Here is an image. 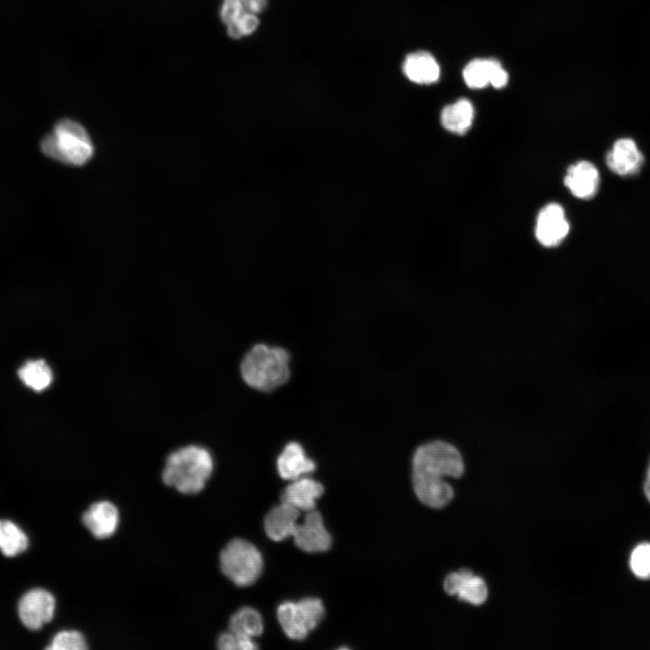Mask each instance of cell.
Returning <instances> with one entry per match:
<instances>
[{
    "label": "cell",
    "instance_id": "6da1fadb",
    "mask_svg": "<svg viewBox=\"0 0 650 650\" xmlns=\"http://www.w3.org/2000/svg\"><path fill=\"white\" fill-rule=\"evenodd\" d=\"M413 489L418 499L432 508L447 506L454 497L452 487L444 477L460 478L464 461L460 450L443 440H434L420 445L412 462Z\"/></svg>",
    "mask_w": 650,
    "mask_h": 650
},
{
    "label": "cell",
    "instance_id": "7a4b0ae2",
    "mask_svg": "<svg viewBox=\"0 0 650 650\" xmlns=\"http://www.w3.org/2000/svg\"><path fill=\"white\" fill-rule=\"evenodd\" d=\"M213 469L212 455L206 448L188 445L167 457L162 478L180 493L194 495L203 490Z\"/></svg>",
    "mask_w": 650,
    "mask_h": 650
},
{
    "label": "cell",
    "instance_id": "3957f363",
    "mask_svg": "<svg viewBox=\"0 0 650 650\" xmlns=\"http://www.w3.org/2000/svg\"><path fill=\"white\" fill-rule=\"evenodd\" d=\"M289 363L290 355L284 348L257 344L242 359L241 376L250 387L269 392L288 381Z\"/></svg>",
    "mask_w": 650,
    "mask_h": 650
},
{
    "label": "cell",
    "instance_id": "277c9868",
    "mask_svg": "<svg viewBox=\"0 0 650 650\" xmlns=\"http://www.w3.org/2000/svg\"><path fill=\"white\" fill-rule=\"evenodd\" d=\"M48 157L70 165H83L93 156L94 147L86 129L70 119L59 121L41 142Z\"/></svg>",
    "mask_w": 650,
    "mask_h": 650
},
{
    "label": "cell",
    "instance_id": "5b68a950",
    "mask_svg": "<svg viewBox=\"0 0 650 650\" xmlns=\"http://www.w3.org/2000/svg\"><path fill=\"white\" fill-rule=\"evenodd\" d=\"M220 570L237 586H249L260 576L263 557L248 541L236 538L229 541L219 554Z\"/></svg>",
    "mask_w": 650,
    "mask_h": 650
},
{
    "label": "cell",
    "instance_id": "8992f818",
    "mask_svg": "<svg viewBox=\"0 0 650 650\" xmlns=\"http://www.w3.org/2000/svg\"><path fill=\"white\" fill-rule=\"evenodd\" d=\"M324 614L322 601L317 598H305L298 602L284 601L277 608L278 621L285 635L292 640L304 639Z\"/></svg>",
    "mask_w": 650,
    "mask_h": 650
},
{
    "label": "cell",
    "instance_id": "52a82bcc",
    "mask_svg": "<svg viewBox=\"0 0 650 650\" xmlns=\"http://www.w3.org/2000/svg\"><path fill=\"white\" fill-rule=\"evenodd\" d=\"M55 607V598L51 592L43 589H33L21 598L18 615L27 628L37 630L52 619Z\"/></svg>",
    "mask_w": 650,
    "mask_h": 650
},
{
    "label": "cell",
    "instance_id": "ba28073f",
    "mask_svg": "<svg viewBox=\"0 0 650 650\" xmlns=\"http://www.w3.org/2000/svg\"><path fill=\"white\" fill-rule=\"evenodd\" d=\"M292 536L295 545L306 552H326L332 543L331 535L324 526L321 514L315 509L306 513L302 524H296Z\"/></svg>",
    "mask_w": 650,
    "mask_h": 650
},
{
    "label": "cell",
    "instance_id": "9c48e42d",
    "mask_svg": "<svg viewBox=\"0 0 650 650\" xmlns=\"http://www.w3.org/2000/svg\"><path fill=\"white\" fill-rule=\"evenodd\" d=\"M570 231V224L563 208L558 203H549L539 212L536 219L535 237L546 247L560 245Z\"/></svg>",
    "mask_w": 650,
    "mask_h": 650
},
{
    "label": "cell",
    "instance_id": "30bf717a",
    "mask_svg": "<svg viewBox=\"0 0 650 650\" xmlns=\"http://www.w3.org/2000/svg\"><path fill=\"white\" fill-rule=\"evenodd\" d=\"M82 523L97 539L112 536L119 525V511L115 504L108 500H100L91 504L82 515Z\"/></svg>",
    "mask_w": 650,
    "mask_h": 650
},
{
    "label": "cell",
    "instance_id": "8fae6325",
    "mask_svg": "<svg viewBox=\"0 0 650 650\" xmlns=\"http://www.w3.org/2000/svg\"><path fill=\"white\" fill-rule=\"evenodd\" d=\"M447 594L458 595L459 599L472 605H481L488 598V588L484 580L467 569L450 573L443 583Z\"/></svg>",
    "mask_w": 650,
    "mask_h": 650
},
{
    "label": "cell",
    "instance_id": "7c38bea8",
    "mask_svg": "<svg viewBox=\"0 0 650 650\" xmlns=\"http://www.w3.org/2000/svg\"><path fill=\"white\" fill-rule=\"evenodd\" d=\"M644 162V156L636 144L630 138L617 140L606 156V163L611 172L620 176L636 174Z\"/></svg>",
    "mask_w": 650,
    "mask_h": 650
},
{
    "label": "cell",
    "instance_id": "4fadbf2b",
    "mask_svg": "<svg viewBox=\"0 0 650 650\" xmlns=\"http://www.w3.org/2000/svg\"><path fill=\"white\" fill-rule=\"evenodd\" d=\"M564 184L573 196L581 200H590L599 190V171L590 162H578L568 168L564 177Z\"/></svg>",
    "mask_w": 650,
    "mask_h": 650
},
{
    "label": "cell",
    "instance_id": "5bb4252c",
    "mask_svg": "<svg viewBox=\"0 0 650 650\" xmlns=\"http://www.w3.org/2000/svg\"><path fill=\"white\" fill-rule=\"evenodd\" d=\"M324 492L321 483L311 478L301 477L292 480L283 491L281 502L291 505L301 512L315 509L316 499Z\"/></svg>",
    "mask_w": 650,
    "mask_h": 650
},
{
    "label": "cell",
    "instance_id": "9a60e30c",
    "mask_svg": "<svg viewBox=\"0 0 650 650\" xmlns=\"http://www.w3.org/2000/svg\"><path fill=\"white\" fill-rule=\"evenodd\" d=\"M277 470L285 480H295L314 471L315 462L309 459L303 448L295 441L289 442L277 459Z\"/></svg>",
    "mask_w": 650,
    "mask_h": 650
},
{
    "label": "cell",
    "instance_id": "2e32d148",
    "mask_svg": "<svg viewBox=\"0 0 650 650\" xmlns=\"http://www.w3.org/2000/svg\"><path fill=\"white\" fill-rule=\"evenodd\" d=\"M300 514L299 509L281 502L280 505L273 507L265 517V534L274 542H281L292 536Z\"/></svg>",
    "mask_w": 650,
    "mask_h": 650
},
{
    "label": "cell",
    "instance_id": "e0dca14e",
    "mask_svg": "<svg viewBox=\"0 0 650 650\" xmlns=\"http://www.w3.org/2000/svg\"><path fill=\"white\" fill-rule=\"evenodd\" d=\"M403 72L413 83L431 85L440 78V66L435 58L427 51H416L405 57Z\"/></svg>",
    "mask_w": 650,
    "mask_h": 650
},
{
    "label": "cell",
    "instance_id": "ac0fdd59",
    "mask_svg": "<svg viewBox=\"0 0 650 650\" xmlns=\"http://www.w3.org/2000/svg\"><path fill=\"white\" fill-rule=\"evenodd\" d=\"M474 107L466 98H460L443 107L441 114L442 126L456 135L466 134L472 125Z\"/></svg>",
    "mask_w": 650,
    "mask_h": 650
},
{
    "label": "cell",
    "instance_id": "d6986e66",
    "mask_svg": "<svg viewBox=\"0 0 650 650\" xmlns=\"http://www.w3.org/2000/svg\"><path fill=\"white\" fill-rule=\"evenodd\" d=\"M501 68V63L495 59H475L464 68L463 79L469 88H482L491 84Z\"/></svg>",
    "mask_w": 650,
    "mask_h": 650
},
{
    "label": "cell",
    "instance_id": "ffe728a7",
    "mask_svg": "<svg viewBox=\"0 0 650 650\" xmlns=\"http://www.w3.org/2000/svg\"><path fill=\"white\" fill-rule=\"evenodd\" d=\"M228 628L238 636L254 638L263 633V619L255 608L243 607L231 616Z\"/></svg>",
    "mask_w": 650,
    "mask_h": 650
},
{
    "label": "cell",
    "instance_id": "44dd1931",
    "mask_svg": "<svg viewBox=\"0 0 650 650\" xmlns=\"http://www.w3.org/2000/svg\"><path fill=\"white\" fill-rule=\"evenodd\" d=\"M18 376L24 385L37 392L46 389L52 381L51 369L43 359L27 361L18 370Z\"/></svg>",
    "mask_w": 650,
    "mask_h": 650
},
{
    "label": "cell",
    "instance_id": "7402d4cb",
    "mask_svg": "<svg viewBox=\"0 0 650 650\" xmlns=\"http://www.w3.org/2000/svg\"><path fill=\"white\" fill-rule=\"evenodd\" d=\"M29 540L14 523L0 520V550L5 556H15L28 547Z\"/></svg>",
    "mask_w": 650,
    "mask_h": 650
},
{
    "label": "cell",
    "instance_id": "603a6c76",
    "mask_svg": "<svg viewBox=\"0 0 650 650\" xmlns=\"http://www.w3.org/2000/svg\"><path fill=\"white\" fill-rule=\"evenodd\" d=\"M52 650H84L88 648L85 636L78 630L58 632L47 647Z\"/></svg>",
    "mask_w": 650,
    "mask_h": 650
},
{
    "label": "cell",
    "instance_id": "cb8c5ba5",
    "mask_svg": "<svg viewBox=\"0 0 650 650\" xmlns=\"http://www.w3.org/2000/svg\"><path fill=\"white\" fill-rule=\"evenodd\" d=\"M629 566L632 572L639 579H650V543H643L634 548L631 552Z\"/></svg>",
    "mask_w": 650,
    "mask_h": 650
},
{
    "label": "cell",
    "instance_id": "d4e9b609",
    "mask_svg": "<svg viewBox=\"0 0 650 650\" xmlns=\"http://www.w3.org/2000/svg\"><path fill=\"white\" fill-rule=\"evenodd\" d=\"M259 24L256 14L245 13L237 20L227 25L228 33L231 38L238 39L253 33Z\"/></svg>",
    "mask_w": 650,
    "mask_h": 650
},
{
    "label": "cell",
    "instance_id": "484cf974",
    "mask_svg": "<svg viewBox=\"0 0 650 650\" xmlns=\"http://www.w3.org/2000/svg\"><path fill=\"white\" fill-rule=\"evenodd\" d=\"M217 643L218 647L221 650H254L257 648L253 638L238 636L229 630L222 633Z\"/></svg>",
    "mask_w": 650,
    "mask_h": 650
},
{
    "label": "cell",
    "instance_id": "4316f807",
    "mask_svg": "<svg viewBox=\"0 0 650 650\" xmlns=\"http://www.w3.org/2000/svg\"><path fill=\"white\" fill-rule=\"evenodd\" d=\"M246 11L239 0H224L220 16L227 25L237 20Z\"/></svg>",
    "mask_w": 650,
    "mask_h": 650
},
{
    "label": "cell",
    "instance_id": "83f0119b",
    "mask_svg": "<svg viewBox=\"0 0 650 650\" xmlns=\"http://www.w3.org/2000/svg\"><path fill=\"white\" fill-rule=\"evenodd\" d=\"M248 13L258 14L263 12L266 5L267 0H239Z\"/></svg>",
    "mask_w": 650,
    "mask_h": 650
},
{
    "label": "cell",
    "instance_id": "f1b7e54d",
    "mask_svg": "<svg viewBox=\"0 0 650 650\" xmlns=\"http://www.w3.org/2000/svg\"><path fill=\"white\" fill-rule=\"evenodd\" d=\"M644 492L646 499L650 502V460L646 470V476L644 483Z\"/></svg>",
    "mask_w": 650,
    "mask_h": 650
}]
</instances>
